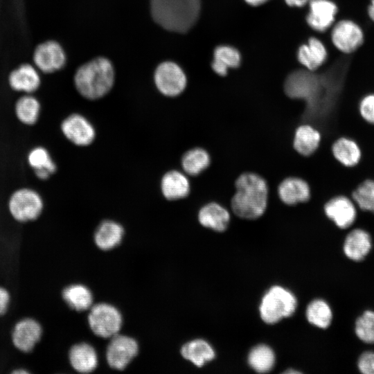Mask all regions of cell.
Listing matches in <instances>:
<instances>
[{
  "label": "cell",
  "instance_id": "5",
  "mask_svg": "<svg viewBox=\"0 0 374 374\" xmlns=\"http://www.w3.org/2000/svg\"><path fill=\"white\" fill-rule=\"evenodd\" d=\"M365 38L364 27L353 18L341 19L331 27L332 44L338 51L346 55L357 52L364 45Z\"/></svg>",
  "mask_w": 374,
  "mask_h": 374
},
{
  "label": "cell",
  "instance_id": "11",
  "mask_svg": "<svg viewBox=\"0 0 374 374\" xmlns=\"http://www.w3.org/2000/svg\"><path fill=\"white\" fill-rule=\"evenodd\" d=\"M111 338L106 351L107 363L112 368L123 370L137 355L138 344L126 335L116 334Z\"/></svg>",
  "mask_w": 374,
  "mask_h": 374
},
{
  "label": "cell",
  "instance_id": "17",
  "mask_svg": "<svg viewBox=\"0 0 374 374\" xmlns=\"http://www.w3.org/2000/svg\"><path fill=\"white\" fill-rule=\"evenodd\" d=\"M278 195L284 204L293 206L308 202L311 197V189L304 179L290 177L284 179L278 186Z\"/></svg>",
  "mask_w": 374,
  "mask_h": 374
},
{
  "label": "cell",
  "instance_id": "39",
  "mask_svg": "<svg viewBox=\"0 0 374 374\" xmlns=\"http://www.w3.org/2000/svg\"><path fill=\"white\" fill-rule=\"evenodd\" d=\"M287 5L290 6H304L309 0H285Z\"/></svg>",
  "mask_w": 374,
  "mask_h": 374
},
{
  "label": "cell",
  "instance_id": "26",
  "mask_svg": "<svg viewBox=\"0 0 374 374\" xmlns=\"http://www.w3.org/2000/svg\"><path fill=\"white\" fill-rule=\"evenodd\" d=\"M28 163L34 170L35 175L42 180L48 179L57 168L48 151L41 146L35 147L29 152Z\"/></svg>",
  "mask_w": 374,
  "mask_h": 374
},
{
  "label": "cell",
  "instance_id": "37",
  "mask_svg": "<svg viewBox=\"0 0 374 374\" xmlns=\"http://www.w3.org/2000/svg\"><path fill=\"white\" fill-rule=\"evenodd\" d=\"M10 302V294L3 287H0V316L3 314Z\"/></svg>",
  "mask_w": 374,
  "mask_h": 374
},
{
  "label": "cell",
  "instance_id": "29",
  "mask_svg": "<svg viewBox=\"0 0 374 374\" xmlns=\"http://www.w3.org/2000/svg\"><path fill=\"white\" fill-rule=\"evenodd\" d=\"M350 197L359 211L374 215V179L366 178L352 190Z\"/></svg>",
  "mask_w": 374,
  "mask_h": 374
},
{
  "label": "cell",
  "instance_id": "41",
  "mask_svg": "<svg viewBox=\"0 0 374 374\" xmlns=\"http://www.w3.org/2000/svg\"><path fill=\"white\" fill-rule=\"evenodd\" d=\"M13 373H26L27 371H24V370H19V371L16 370V371H15Z\"/></svg>",
  "mask_w": 374,
  "mask_h": 374
},
{
  "label": "cell",
  "instance_id": "28",
  "mask_svg": "<svg viewBox=\"0 0 374 374\" xmlns=\"http://www.w3.org/2000/svg\"><path fill=\"white\" fill-rule=\"evenodd\" d=\"M62 297L70 308L77 311L88 310L93 303L91 291L80 284L66 287L62 292Z\"/></svg>",
  "mask_w": 374,
  "mask_h": 374
},
{
  "label": "cell",
  "instance_id": "22",
  "mask_svg": "<svg viewBox=\"0 0 374 374\" xmlns=\"http://www.w3.org/2000/svg\"><path fill=\"white\" fill-rule=\"evenodd\" d=\"M71 366L78 372H92L98 365V356L95 349L87 343H80L71 347L69 353Z\"/></svg>",
  "mask_w": 374,
  "mask_h": 374
},
{
  "label": "cell",
  "instance_id": "8",
  "mask_svg": "<svg viewBox=\"0 0 374 374\" xmlns=\"http://www.w3.org/2000/svg\"><path fill=\"white\" fill-rule=\"evenodd\" d=\"M326 216L340 229L352 226L358 217L359 210L350 197L345 194L335 195L323 205Z\"/></svg>",
  "mask_w": 374,
  "mask_h": 374
},
{
  "label": "cell",
  "instance_id": "36",
  "mask_svg": "<svg viewBox=\"0 0 374 374\" xmlns=\"http://www.w3.org/2000/svg\"><path fill=\"white\" fill-rule=\"evenodd\" d=\"M359 370L364 374H374V352H366L359 358Z\"/></svg>",
  "mask_w": 374,
  "mask_h": 374
},
{
  "label": "cell",
  "instance_id": "40",
  "mask_svg": "<svg viewBox=\"0 0 374 374\" xmlns=\"http://www.w3.org/2000/svg\"><path fill=\"white\" fill-rule=\"evenodd\" d=\"M247 3L251 6H259L266 3L269 0H244Z\"/></svg>",
  "mask_w": 374,
  "mask_h": 374
},
{
  "label": "cell",
  "instance_id": "1",
  "mask_svg": "<svg viewBox=\"0 0 374 374\" xmlns=\"http://www.w3.org/2000/svg\"><path fill=\"white\" fill-rule=\"evenodd\" d=\"M235 188L231 201L235 215L242 219L255 220L265 213L269 190L263 177L254 172H244L236 179Z\"/></svg>",
  "mask_w": 374,
  "mask_h": 374
},
{
  "label": "cell",
  "instance_id": "4",
  "mask_svg": "<svg viewBox=\"0 0 374 374\" xmlns=\"http://www.w3.org/2000/svg\"><path fill=\"white\" fill-rule=\"evenodd\" d=\"M297 301L294 295L283 287H271L263 296L260 314L267 323L274 324L293 314Z\"/></svg>",
  "mask_w": 374,
  "mask_h": 374
},
{
  "label": "cell",
  "instance_id": "7",
  "mask_svg": "<svg viewBox=\"0 0 374 374\" xmlns=\"http://www.w3.org/2000/svg\"><path fill=\"white\" fill-rule=\"evenodd\" d=\"M88 321L95 335L103 338H109L119 332L122 326V316L114 306L101 303L91 308Z\"/></svg>",
  "mask_w": 374,
  "mask_h": 374
},
{
  "label": "cell",
  "instance_id": "25",
  "mask_svg": "<svg viewBox=\"0 0 374 374\" xmlns=\"http://www.w3.org/2000/svg\"><path fill=\"white\" fill-rule=\"evenodd\" d=\"M182 357L197 367L203 366L214 359L215 354L212 346L204 339H194L187 342L181 348Z\"/></svg>",
  "mask_w": 374,
  "mask_h": 374
},
{
  "label": "cell",
  "instance_id": "12",
  "mask_svg": "<svg viewBox=\"0 0 374 374\" xmlns=\"http://www.w3.org/2000/svg\"><path fill=\"white\" fill-rule=\"evenodd\" d=\"M64 136L71 143L78 146H86L91 143L96 136L92 124L83 116L73 114L67 116L61 123Z\"/></svg>",
  "mask_w": 374,
  "mask_h": 374
},
{
  "label": "cell",
  "instance_id": "14",
  "mask_svg": "<svg viewBox=\"0 0 374 374\" xmlns=\"http://www.w3.org/2000/svg\"><path fill=\"white\" fill-rule=\"evenodd\" d=\"M330 152L339 164L348 168L357 166L362 158L359 143L353 137L346 135L339 136L332 141Z\"/></svg>",
  "mask_w": 374,
  "mask_h": 374
},
{
  "label": "cell",
  "instance_id": "31",
  "mask_svg": "<svg viewBox=\"0 0 374 374\" xmlns=\"http://www.w3.org/2000/svg\"><path fill=\"white\" fill-rule=\"evenodd\" d=\"M211 163V157L206 150L201 148H193L182 157L181 166L185 172L195 176L205 170Z\"/></svg>",
  "mask_w": 374,
  "mask_h": 374
},
{
  "label": "cell",
  "instance_id": "20",
  "mask_svg": "<svg viewBox=\"0 0 374 374\" xmlns=\"http://www.w3.org/2000/svg\"><path fill=\"white\" fill-rule=\"evenodd\" d=\"M199 223L218 232L225 231L230 222L229 211L217 202H210L201 208L198 213Z\"/></svg>",
  "mask_w": 374,
  "mask_h": 374
},
{
  "label": "cell",
  "instance_id": "24",
  "mask_svg": "<svg viewBox=\"0 0 374 374\" xmlns=\"http://www.w3.org/2000/svg\"><path fill=\"white\" fill-rule=\"evenodd\" d=\"M123 234L124 229L120 224L112 220H105L96 229L94 241L98 248L107 251L121 242Z\"/></svg>",
  "mask_w": 374,
  "mask_h": 374
},
{
  "label": "cell",
  "instance_id": "32",
  "mask_svg": "<svg viewBox=\"0 0 374 374\" xmlns=\"http://www.w3.org/2000/svg\"><path fill=\"white\" fill-rule=\"evenodd\" d=\"M249 366L258 373L270 371L275 364V355L267 345L260 344L253 347L248 356Z\"/></svg>",
  "mask_w": 374,
  "mask_h": 374
},
{
  "label": "cell",
  "instance_id": "34",
  "mask_svg": "<svg viewBox=\"0 0 374 374\" xmlns=\"http://www.w3.org/2000/svg\"><path fill=\"white\" fill-rule=\"evenodd\" d=\"M355 332L362 341L374 343V312H364L356 321Z\"/></svg>",
  "mask_w": 374,
  "mask_h": 374
},
{
  "label": "cell",
  "instance_id": "21",
  "mask_svg": "<svg viewBox=\"0 0 374 374\" xmlns=\"http://www.w3.org/2000/svg\"><path fill=\"white\" fill-rule=\"evenodd\" d=\"M321 134L310 125L299 126L294 133L293 147L302 156H310L319 148Z\"/></svg>",
  "mask_w": 374,
  "mask_h": 374
},
{
  "label": "cell",
  "instance_id": "35",
  "mask_svg": "<svg viewBox=\"0 0 374 374\" xmlns=\"http://www.w3.org/2000/svg\"><path fill=\"white\" fill-rule=\"evenodd\" d=\"M357 111L365 123L374 125V91L362 96L357 103Z\"/></svg>",
  "mask_w": 374,
  "mask_h": 374
},
{
  "label": "cell",
  "instance_id": "23",
  "mask_svg": "<svg viewBox=\"0 0 374 374\" xmlns=\"http://www.w3.org/2000/svg\"><path fill=\"white\" fill-rule=\"evenodd\" d=\"M161 188L166 199L176 200L188 195L190 183L184 173L177 170H171L166 172L162 177Z\"/></svg>",
  "mask_w": 374,
  "mask_h": 374
},
{
  "label": "cell",
  "instance_id": "30",
  "mask_svg": "<svg viewBox=\"0 0 374 374\" xmlns=\"http://www.w3.org/2000/svg\"><path fill=\"white\" fill-rule=\"evenodd\" d=\"M41 106L32 94H24L15 103V111L18 120L23 124H35L39 116Z\"/></svg>",
  "mask_w": 374,
  "mask_h": 374
},
{
  "label": "cell",
  "instance_id": "38",
  "mask_svg": "<svg viewBox=\"0 0 374 374\" xmlns=\"http://www.w3.org/2000/svg\"><path fill=\"white\" fill-rule=\"evenodd\" d=\"M365 14L368 20L374 25V0H368Z\"/></svg>",
  "mask_w": 374,
  "mask_h": 374
},
{
  "label": "cell",
  "instance_id": "6",
  "mask_svg": "<svg viewBox=\"0 0 374 374\" xmlns=\"http://www.w3.org/2000/svg\"><path fill=\"white\" fill-rule=\"evenodd\" d=\"M44 208L41 195L35 190L23 188L15 191L8 200V210L12 217L20 222L37 219Z\"/></svg>",
  "mask_w": 374,
  "mask_h": 374
},
{
  "label": "cell",
  "instance_id": "19",
  "mask_svg": "<svg viewBox=\"0 0 374 374\" xmlns=\"http://www.w3.org/2000/svg\"><path fill=\"white\" fill-rule=\"evenodd\" d=\"M328 58V51L323 43L317 38L312 37L306 44L302 45L298 51V59L306 69L314 71L321 66Z\"/></svg>",
  "mask_w": 374,
  "mask_h": 374
},
{
  "label": "cell",
  "instance_id": "10",
  "mask_svg": "<svg viewBox=\"0 0 374 374\" xmlns=\"http://www.w3.org/2000/svg\"><path fill=\"white\" fill-rule=\"evenodd\" d=\"M66 54L62 46L53 40L38 44L34 50V66L41 72L51 73L61 69L66 63Z\"/></svg>",
  "mask_w": 374,
  "mask_h": 374
},
{
  "label": "cell",
  "instance_id": "27",
  "mask_svg": "<svg viewBox=\"0 0 374 374\" xmlns=\"http://www.w3.org/2000/svg\"><path fill=\"white\" fill-rule=\"evenodd\" d=\"M240 55L237 49L229 46H220L214 51L212 68L220 75H225L228 69L240 64Z\"/></svg>",
  "mask_w": 374,
  "mask_h": 374
},
{
  "label": "cell",
  "instance_id": "18",
  "mask_svg": "<svg viewBox=\"0 0 374 374\" xmlns=\"http://www.w3.org/2000/svg\"><path fill=\"white\" fill-rule=\"evenodd\" d=\"M372 246L370 233L362 228L352 229L346 235L344 243L346 256L355 261L363 260Z\"/></svg>",
  "mask_w": 374,
  "mask_h": 374
},
{
  "label": "cell",
  "instance_id": "16",
  "mask_svg": "<svg viewBox=\"0 0 374 374\" xmlns=\"http://www.w3.org/2000/svg\"><path fill=\"white\" fill-rule=\"evenodd\" d=\"M41 336L42 328L39 323L33 319H24L15 326L12 340L17 349L29 352L39 341Z\"/></svg>",
  "mask_w": 374,
  "mask_h": 374
},
{
  "label": "cell",
  "instance_id": "33",
  "mask_svg": "<svg viewBox=\"0 0 374 374\" xmlns=\"http://www.w3.org/2000/svg\"><path fill=\"white\" fill-rule=\"evenodd\" d=\"M306 317L312 325L321 328H326L332 321V313L326 301L316 299L308 305Z\"/></svg>",
  "mask_w": 374,
  "mask_h": 374
},
{
  "label": "cell",
  "instance_id": "3",
  "mask_svg": "<svg viewBox=\"0 0 374 374\" xmlns=\"http://www.w3.org/2000/svg\"><path fill=\"white\" fill-rule=\"evenodd\" d=\"M114 82V71L111 62L97 57L82 65L74 76L78 91L84 98L96 100L106 95Z\"/></svg>",
  "mask_w": 374,
  "mask_h": 374
},
{
  "label": "cell",
  "instance_id": "2",
  "mask_svg": "<svg viewBox=\"0 0 374 374\" xmlns=\"http://www.w3.org/2000/svg\"><path fill=\"white\" fill-rule=\"evenodd\" d=\"M200 8V0H151L154 20L163 28L177 33H185L194 26Z\"/></svg>",
  "mask_w": 374,
  "mask_h": 374
},
{
  "label": "cell",
  "instance_id": "9",
  "mask_svg": "<svg viewBox=\"0 0 374 374\" xmlns=\"http://www.w3.org/2000/svg\"><path fill=\"white\" fill-rule=\"evenodd\" d=\"M154 82L162 94L175 97L184 91L187 79L178 64L172 62H164L160 64L155 71Z\"/></svg>",
  "mask_w": 374,
  "mask_h": 374
},
{
  "label": "cell",
  "instance_id": "15",
  "mask_svg": "<svg viewBox=\"0 0 374 374\" xmlns=\"http://www.w3.org/2000/svg\"><path fill=\"white\" fill-rule=\"evenodd\" d=\"M41 78L39 70L30 64H22L8 75V84L13 90L24 94H32L39 87Z\"/></svg>",
  "mask_w": 374,
  "mask_h": 374
},
{
  "label": "cell",
  "instance_id": "13",
  "mask_svg": "<svg viewBox=\"0 0 374 374\" xmlns=\"http://www.w3.org/2000/svg\"><path fill=\"white\" fill-rule=\"evenodd\" d=\"M338 12L339 7L332 0H312L307 22L314 30L324 32L335 24Z\"/></svg>",
  "mask_w": 374,
  "mask_h": 374
}]
</instances>
